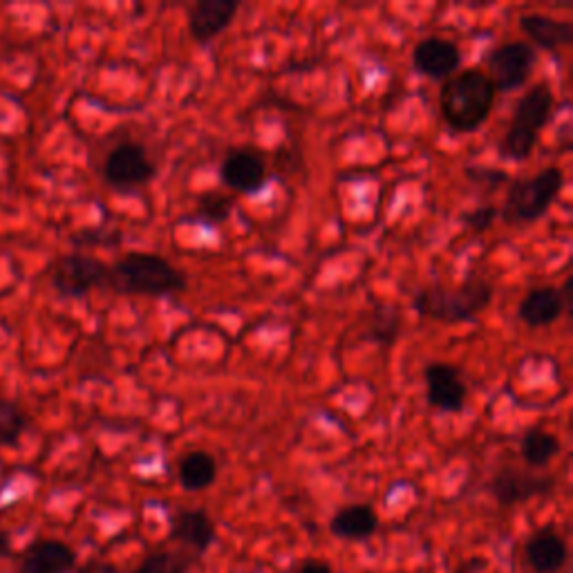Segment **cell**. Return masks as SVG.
Returning a JSON list of instances; mask_svg holds the SVG:
<instances>
[{
	"mask_svg": "<svg viewBox=\"0 0 573 573\" xmlns=\"http://www.w3.org/2000/svg\"><path fill=\"white\" fill-rule=\"evenodd\" d=\"M170 537L196 549L198 553H205L216 540V524L205 511L186 508L172 515Z\"/></svg>",
	"mask_w": 573,
	"mask_h": 573,
	"instance_id": "2e32d148",
	"label": "cell"
},
{
	"mask_svg": "<svg viewBox=\"0 0 573 573\" xmlns=\"http://www.w3.org/2000/svg\"><path fill=\"white\" fill-rule=\"evenodd\" d=\"M110 267L83 254H68L57 263L55 287L66 296H86L92 289L108 285Z\"/></svg>",
	"mask_w": 573,
	"mask_h": 573,
	"instance_id": "ba28073f",
	"label": "cell"
},
{
	"mask_svg": "<svg viewBox=\"0 0 573 573\" xmlns=\"http://www.w3.org/2000/svg\"><path fill=\"white\" fill-rule=\"evenodd\" d=\"M426 399L433 408L446 413H460L466 406L468 388L457 367L448 363H431L424 369Z\"/></svg>",
	"mask_w": 573,
	"mask_h": 573,
	"instance_id": "9c48e42d",
	"label": "cell"
},
{
	"mask_svg": "<svg viewBox=\"0 0 573 573\" xmlns=\"http://www.w3.org/2000/svg\"><path fill=\"white\" fill-rule=\"evenodd\" d=\"M553 488V480L515 466H504L491 480V493L502 506H513L537 495H546Z\"/></svg>",
	"mask_w": 573,
	"mask_h": 573,
	"instance_id": "8fae6325",
	"label": "cell"
},
{
	"mask_svg": "<svg viewBox=\"0 0 573 573\" xmlns=\"http://www.w3.org/2000/svg\"><path fill=\"white\" fill-rule=\"evenodd\" d=\"M77 564L75 551L61 540H39L23 553L17 573H70Z\"/></svg>",
	"mask_w": 573,
	"mask_h": 573,
	"instance_id": "9a60e30c",
	"label": "cell"
},
{
	"mask_svg": "<svg viewBox=\"0 0 573 573\" xmlns=\"http://www.w3.org/2000/svg\"><path fill=\"white\" fill-rule=\"evenodd\" d=\"M238 10L236 0H200L188 12V32L196 43L209 46L234 26Z\"/></svg>",
	"mask_w": 573,
	"mask_h": 573,
	"instance_id": "30bf717a",
	"label": "cell"
},
{
	"mask_svg": "<svg viewBox=\"0 0 573 573\" xmlns=\"http://www.w3.org/2000/svg\"><path fill=\"white\" fill-rule=\"evenodd\" d=\"M157 175L155 161L137 141H121L103 161V179L119 190H135L150 184Z\"/></svg>",
	"mask_w": 573,
	"mask_h": 573,
	"instance_id": "8992f818",
	"label": "cell"
},
{
	"mask_svg": "<svg viewBox=\"0 0 573 573\" xmlns=\"http://www.w3.org/2000/svg\"><path fill=\"white\" fill-rule=\"evenodd\" d=\"M108 285L126 296H175L186 289L188 278L181 269L161 256L152 254H126L121 256L108 274Z\"/></svg>",
	"mask_w": 573,
	"mask_h": 573,
	"instance_id": "7a4b0ae2",
	"label": "cell"
},
{
	"mask_svg": "<svg viewBox=\"0 0 573 573\" xmlns=\"http://www.w3.org/2000/svg\"><path fill=\"white\" fill-rule=\"evenodd\" d=\"M495 218H497V209L495 207H480V209L466 214L464 223L473 231H486L495 223Z\"/></svg>",
	"mask_w": 573,
	"mask_h": 573,
	"instance_id": "484cf974",
	"label": "cell"
},
{
	"mask_svg": "<svg viewBox=\"0 0 573 573\" xmlns=\"http://www.w3.org/2000/svg\"><path fill=\"white\" fill-rule=\"evenodd\" d=\"M520 30L542 50H557L573 41V26L546 14H524L520 19Z\"/></svg>",
	"mask_w": 573,
	"mask_h": 573,
	"instance_id": "ac0fdd59",
	"label": "cell"
},
{
	"mask_svg": "<svg viewBox=\"0 0 573 573\" xmlns=\"http://www.w3.org/2000/svg\"><path fill=\"white\" fill-rule=\"evenodd\" d=\"M566 303H569V283L564 285V289H557L551 285L535 287L522 298L517 307V316L528 327H549L562 316Z\"/></svg>",
	"mask_w": 573,
	"mask_h": 573,
	"instance_id": "5bb4252c",
	"label": "cell"
},
{
	"mask_svg": "<svg viewBox=\"0 0 573 573\" xmlns=\"http://www.w3.org/2000/svg\"><path fill=\"white\" fill-rule=\"evenodd\" d=\"M220 177L229 188L236 190V194L254 196L267 184V168L260 155H256L254 150L240 148V150H231L225 157L220 166Z\"/></svg>",
	"mask_w": 573,
	"mask_h": 573,
	"instance_id": "4fadbf2b",
	"label": "cell"
},
{
	"mask_svg": "<svg viewBox=\"0 0 573 573\" xmlns=\"http://www.w3.org/2000/svg\"><path fill=\"white\" fill-rule=\"evenodd\" d=\"M520 451L531 468H544L560 453V439L544 428H531L524 433Z\"/></svg>",
	"mask_w": 573,
	"mask_h": 573,
	"instance_id": "44dd1931",
	"label": "cell"
},
{
	"mask_svg": "<svg viewBox=\"0 0 573 573\" xmlns=\"http://www.w3.org/2000/svg\"><path fill=\"white\" fill-rule=\"evenodd\" d=\"M399 329H402L399 309L388 307V305H378L374 309V323H372V338H374V343L391 347L393 343H397Z\"/></svg>",
	"mask_w": 573,
	"mask_h": 573,
	"instance_id": "603a6c76",
	"label": "cell"
},
{
	"mask_svg": "<svg viewBox=\"0 0 573 573\" xmlns=\"http://www.w3.org/2000/svg\"><path fill=\"white\" fill-rule=\"evenodd\" d=\"M495 83L482 68H468L448 77L439 92V108L453 132H477L495 106Z\"/></svg>",
	"mask_w": 573,
	"mask_h": 573,
	"instance_id": "6da1fadb",
	"label": "cell"
},
{
	"mask_svg": "<svg viewBox=\"0 0 573 573\" xmlns=\"http://www.w3.org/2000/svg\"><path fill=\"white\" fill-rule=\"evenodd\" d=\"M378 528V515L367 504H349L334 513L329 531L340 540H367Z\"/></svg>",
	"mask_w": 573,
	"mask_h": 573,
	"instance_id": "d6986e66",
	"label": "cell"
},
{
	"mask_svg": "<svg viewBox=\"0 0 573 573\" xmlns=\"http://www.w3.org/2000/svg\"><path fill=\"white\" fill-rule=\"evenodd\" d=\"M526 560L535 573H557L566 562V544L555 531H537L526 542Z\"/></svg>",
	"mask_w": 573,
	"mask_h": 573,
	"instance_id": "e0dca14e",
	"label": "cell"
},
{
	"mask_svg": "<svg viewBox=\"0 0 573 573\" xmlns=\"http://www.w3.org/2000/svg\"><path fill=\"white\" fill-rule=\"evenodd\" d=\"M493 300V285L486 280H468L457 289L424 287L413 296V307L424 318L457 325L480 316Z\"/></svg>",
	"mask_w": 573,
	"mask_h": 573,
	"instance_id": "277c9868",
	"label": "cell"
},
{
	"mask_svg": "<svg viewBox=\"0 0 573 573\" xmlns=\"http://www.w3.org/2000/svg\"><path fill=\"white\" fill-rule=\"evenodd\" d=\"M413 66L424 77L446 81L460 70L462 52L451 39L426 37L413 50Z\"/></svg>",
	"mask_w": 573,
	"mask_h": 573,
	"instance_id": "7c38bea8",
	"label": "cell"
},
{
	"mask_svg": "<svg viewBox=\"0 0 573 573\" xmlns=\"http://www.w3.org/2000/svg\"><path fill=\"white\" fill-rule=\"evenodd\" d=\"M177 477L186 491H205L216 482L218 464L211 453L194 451L179 460Z\"/></svg>",
	"mask_w": 573,
	"mask_h": 573,
	"instance_id": "ffe728a7",
	"label": "cell"
},
{
	"mask_svg": "<svg viewBox=\"0 0 573 573\" xmlns=\"http://www.w3.org/2000/svg\"><path fill=\"white\" fill-rule=\"evenodd\" d=\"M555 108V95L549 83L531 86L513 108L500 155L508 161H524L533 155L542 130L546 128Z\"/></svg>",
	"mask_w": 573,
	"mask_h": 573,
	"instance_id": "3957f363",
	"label": "cell"
},
{
	"mask_svg": "<svg viewBox=\"0 0 573 573\" xmlns=\"http://www.w3.org/2000/svg\"><path fill=\"white\" fill-rule=\"evenodd\" d=\"M236 207V198L218 194V190H205L198 196V218L211 225L227 223Z\"/></svg>",
	"mask_w": 573,
	"mask_h": 573,
	"instance_id": "7402d4cb",
	"label": "cell"
},
{
	"mask_svg": "<svg viewBox=\"0 0 573 573\" xmlns=\"http://www.w3.org/2000/svg\"><path fill=\"white\" fill-rule=\"evenodd\" d=\"M537 61L535 48L522 41H508L488 52V77L495 83L497 92L520 90Z\"/></svg>",
	"mask_w": 573,
	"mask_h": 573,
	"instance_id": "52a82bcc",
	"label": "cell"
},
{
	"mask_svg": "<svg viewBox=\"0 0 573 573\" xmlns=\"http://www.w3.org/2000/svg\"><path fill=\"white\" fill-rule=\"evenodd\" d=\"M296 573H334L325 560H305Z\"/></svg>",
	"mask_w": 573,
	"mask_h": 573,
	"instance_id": "4316f807",
	"label": "cell"
},
{
	"mask_svg": "<svg viewBox=\"0 0 573 573\" xmlns=\"http://www.w3.org/2000/svg\"><path fill=\"white\" fill-rule=\"evenodd\" d=\"M26 431V415L12 404L0 399V446L14 444Z\"/></svg>",
	"mask_w": 573,
	"mask_h": 573,
	"instance_id": "d4e9b609",
	"label": "cell"
},
{
	"mask_svg": "<svg viewBox=\"0 0 573 573\" xmlns=\"http://www.w3.org/2000/svg\"><path fill=\"white\" fill-rule=\"evenodd\" d=\"M12 553V540L6 531H0V557H8Z\"/></svg>",
	"mask_w": 573,
	"mask_h": 573,
	"instance_id": "83f0119b",
	"label": "cell"
},
{
	"mask_svg": "<svg viewBox=\"0 0 573 573\" xmlns=\"http://www.w3.org/2000/svg\"><path fill=\"white\" fill-rule=\"evenodd\" d=\"M190 557L177 551H157L148 555L132 573H186Z\"/></svg>",
	"mask_w": 573,
	"mask_h": 573,
	"instance_id": "cb8c5ba5",
	"label": "cell"
},
{
	"mask_svg": "<svg viewBox=\"0 0 573 573\" xmlns=\"http://www.w3.org/2000/svg\"><path fill=\"white\" fill-rule=\"evenodd\" d=\"M564 186V172L557 166H549L531 177L515 179L502 207V218L508 225H531L540 220L557 200Z\"/></svg>",
	"mask_w": 573,
	"mask_h": 573,
	"instance_id": "5b68a950",
	"label": "cell"
}]
</instances>
